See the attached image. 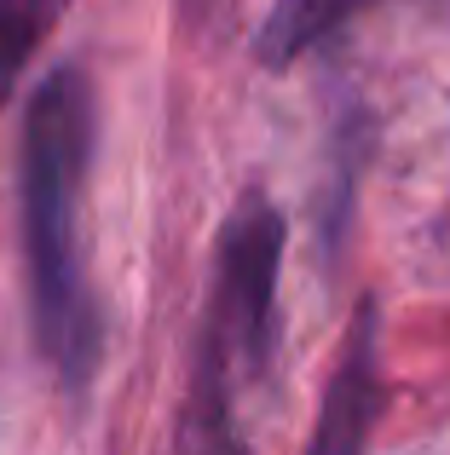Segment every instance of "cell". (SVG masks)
I'll use <instances>...</instances> for the list:
<instances>
[{"mask_svg":"<svg viewBox=\"0 0 450 455\" xmlns=\"http://www.w3.org/2000/svg\"><path fill=\"white\" fill-rule=\"evenodd\" d=\"M92 156V92L76 69H52L29 99L23 122V248H29V294H35V340L64 375L81 387L99 363V317L81 289L76 254V208Z\"/></svg>","mask_w":450,"mask_h":455,"instance_id":"cell-1","label":"cell"},{"mask_svg":"<svg viewBox=\"0 0 450 455\" xmlns=\"http://www.w3.org/2000/svg\"><path fill=\"white\" fill-rule=\"evenodd\" d=\"M277 266H283V220L266 202H243L220 236V283H214V323L203 346V387L208 415H225L231 380H254L271 363L277 340Z\"/></svg>","mask_w":450,"mask_h":455,"instance_id":"cell-2","label":"cell"},{"mask_svg":"<svg viewBox=\"0 0 450 455\" xmlns=\"http://www.w3.org/2000/svg\"><path fill=\"white\" fill-rule=\"evenodd\" d=\"M375 403H382V357H375V311L364 306L324 392V421L312 433V450H358L375 433Z\"/></svg>","mask_w":450,"mask_h":455,"instance_id":"cell-3","label":"cell"},{"mask_svg":"<svg viewBox=\"0 0 450 455\" xmlns=\"http://www.w3.org/2000/svg\"><path fill=\"white\" fill-rule=\"evenodd\" d=\"M375 0H277L260 29V58L266 64H294L301 52L324 46L335 29H347L358 12H370Z\"/></svg>","mask_w":450,"mask_h":455,"instance_id":"cell-4","label":"cell"},{"mask_svg":"<svg viewBox=\"0 0 450 455\" xmlns=\"http://www.w3.org/2000/svg\"><path fill=\"white\" fill-rule=\"evenodd\" d=\"M64 6L69 0H0V104L12 99V87L23 81L35 46L52 35Z\"/></svg>","mask_w":450,"mask_h":455,"instance_id":"cell-5","label":"cell"}]
</instances>
